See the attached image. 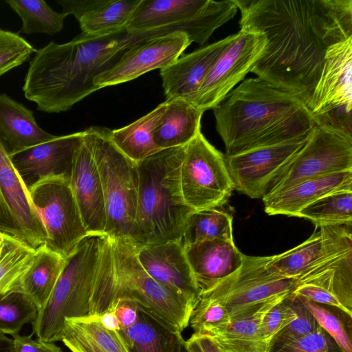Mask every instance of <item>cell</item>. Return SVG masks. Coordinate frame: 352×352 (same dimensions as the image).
Here are the masks:
<instances>
[{
    "instance_id": "6da1fadb",
    "label": "cell",
    "mask_w": 352,
    "mask_h": 352,
    "mask_svg": "<svg viewBox=\"0 0 352 352\" xmlns=\"http://www.w3.org/2000/svg\"><path fill=\"white\" fill-rule=\"evenodd\" d=\"M240 30L262 34L250 72L308 108L328 50L352 38V0H235Z\"/></svg>"
},
{
    "instance_id": "7a4b0ae2",
    "label": "cell",
    "mask_w": 352,
    "mask_h": 352,
    "mask_svg": "<svg viewBox=\"0 0 352 352\" xmlns=\"http://www.w3.org/2000/svg\"><path fill=\"white\" fill-rule=\"evenodd\" d=\"M166 34L162 29L130 33L126 29L110 35L80 33L72 41L50 42L36 50L30 63L23 91L25 97L45 113H60L100 89L94 82L136 43Z\"/></svg>"
},
{
    "instance_id": "3957f363",
    "label": "cell",
    "mask_w": 352,
    "mask_h": 352,
    "mask_svg": "<svg viewBox=\"0 0 352 352\" xmlns=\"http://www.w3.org/2000/svg\"><path fill=\"white\" fill-rule=\"evenodd\" d=\"M212 109L226 156L306 142L318 126L300 99L258 77L243 80Z\"/></svg>"
},
{
    "instance_id": "277c9868",
    "label": "cell",
    "mask_w": 352,
    "mask_h": 352,
    "mask_svg": "<svg viewBox=\"0 0 352 352\" xmlns=\"http://www.w3.org/2000/svg\"><path fill=\"white\" fill-rule=\"evenodd\" d=\"M119 300L135 302L173 331L189 326L194 309L185 299L153 278L127 240L108 238L89 300V315L99 316Z\"/></svg>"
},
{
    "instance_id": "5b68a950",
    "label": "cell",
    "mask_w": 352,
    "mask_h": 352,
    "mask_svg": "<svg viewBox=\"0 0 352 352\" xmlns=\"http://www.w3.org/2000/svg\"><path fill=\"white\" fill-rule=\"evenodd\" d=\"M185 146L163 149L136 162L138 195L129 241L136 249L180 241L195 210L185 202L180 167Z\"/></svg>"
},
{
    "instance_id": "8992f818",
    "label": "cell",
    "mask_w": 352,
    "mask_h": 352,
    "mask_svg": "<svg viewBox=\"0 0 352 352\" xmlns=\"http://www.w3.org/2000/svg\"><path fill=\"white\" fill-rule=\"evenodd\" d=\"M104 234H89L67 258L55 287L32 323V333L45 342L60 341L67 318L89 315V300L100 267Z\"/></svg>"
},
{
    "instance_id": "52a82bcc",
    "label": "cell",
    "mask_w": 352,
    "mask_h": 352,
    "mask_svg": "<svg viewBox=\"0 0 352 352\" xmlns=\"http://www.w3.org/2000/svg\"><path fill=\"white\" fill-rule=\"evenodd\" d=\"M101 179L107 225L105 234L112 240H129L138 195L136 162L114 145L111 130L103 126L87 129Z\"/></svg>"
},
{
    "instance_id": "ba28073f",
    "label": "cell",
    "mask_w": 352,
    "mask_h": 352,
    "mask_svg": "<svg viewBox=\"0 0 352 352\" xmlns=\"http://www.w3.org/2000/svg\"><path fill=\"white\" fill-rule=\"evenodd\" d=\"M238 10L235 0H140L126 30L135 33L170 29L203 45Z\"/></svg>"
},
{
    "instance_id": "9c48e42d",
    "label": "cell",
    "mask_w": 352,
    "mask_h": 352,
    "mask_svg": "<svg viewBox=\"0 0 352 352\" xmlns=\"http://www.w3.org/2000/svg\"><path fill=\"white\" fill-rule=\"evenodd\" d=\"M269 260L270 256L244 254L239 268L202 292L199 298L221 305L233 322L254 314L274 298L291 294L298 278L280 274Z\"/></svg>"
},
{
    "instance_id": "30bf717a",
    "label": "cell",
    "mask_w": 352,
    "mask_h": 352,
    "mask_svg": "<svg viewBox=\"0 0 352 352\" xmlns=\"http://www.w3.org/2000/svg\"><path fill=\"white\" fill-rule=\"evenodd\" d=\"M352 171V135L317 126L304 146L270 182L263 199L304 181Z\"/></svg>"
},
{
    "instance_id": "8fae6325",
    "label": "cell",
    "mask_w": 352,
    "mask_h": 352,
    "mask_svg": "<svg viewBox=\"0 0 352 352\" xmlns=\"http://www.w3.org/2000/svg\"><path fill=\"white\" fill-rule=\"evenodd\" d=\"M28 189L46 232L45 245L67 258L89 234L69 179L61 176L45 177L32 184Z\"/></svg>"
},
{
    "instance_id": "7c38bea8",
    "label": "cell",
    "mask_w": 352,
    "mask_h": 352,
    "mask_svg": "<svg viewBox=\"0 0 352 352\" xmlns=\"http://www.w3.org/2000/svg\"><path fill=\"white\" fill-rule=\"evenodd\" d=\"M180 184L185 202L195 210L221 207L234 190L225 155L201 132L185 145Z\"/></svg>"
},
{
    "instance_id": "4fadbf2b",
    "label": "cell",
    "mask_w": 352,
    "mask_h": 352,
    "mask_svg": "<svg viewBox=\"0 0 352 352\" xmlns=\"http://www.w3.org/2000/svg\"><path fill=\"white\" fill-rule=\"evenodd\" d=\"M352 38L331 46L308 109L318 126L351 135Z\"/></svg>"
},
{
    "instance_id": "5bb4252c",
    "label": "cell",
    "mask_w": 352,
    "mask_h": 352,
    "mask_svg": "<svg viewBox=\"0 0 352 352\" xmlns=\"http://www.w3.org/2000/svg\"><path fill=\"white\" fill-rule=\"evenodd\" d=\"M265 44L263 34L239 30L212 66L192 104L204 112L217 106L244 80L261 56Z\"/></svg>"
},
{
    "instance_id": "9a60e30c",
    "label": "cell",
    "mask_w": 352,
    "mask_h": 352,
    "mask_svg": "<svg viewBox=\"0 0 352 352\" xmlns=\"http://www.w3.org/2000/svg\"><path fill=\"white\" fill-rule=\"evenodd\" d=\"M0 232L36 249L46 232L29 189L0 141Z\"/></svg>"
},
{
    "instance_id": "2e32d148",
    "label": "cell",
    "mask_w": 352,
    "mask_h": 352,
    "mask_svg": "<svg viewBox=\"0 0 352 352\" xmlns=\"http://www.w3.org/2000/svg\"><path fill=\"white\" fill-rule=\"evenodd\" d=\"M318 228L323 239L322 252L314 265L298 278V285L323 287L352 311V224Z\"/></svg>"
},
{
    "instance_id": "e0dca14e",
    "label": "cell",
    "mask_w": 352,
    "mask_h": 352,
    "mask_svg": "<svg viewBox=\"0 0 352 352\" xmlns=\"http://www.w3.org/2000/svg\"><path fill=\"white\" fill-rule=\"evenodd\" d=\"M191 44L180 31L150 38L128 49L111 67L94 79L99 88L131 81L155 69L175 62Z\"/></svg>"
},
{
    "instance_id": "ac0fdd59",
    "label": "cell",
    "mask_w": 352,
    "mask_h": 352,
    "mask_svg": "<svg viewBox=\"0 0 352 352\" xmlns=\"http://www.w3.org/2000/svg\"><path fill=\"white\" fill-rule=\"evenodd\" d=\"M306 142L261 147L225 155L234 189L252 199L263 198L270 182Z\"/></svg>"
},
{
    "instance_id": "d6986e66",
    "label": "cell",
    "mask_w": 352,
    "mask_h": 352,
    "mask_svg": "<svg viewBox=\"0 0 352 352\" xmlns=\"http://www.w3.org/2000/svg\"><path fill=\"white\" fill-rule=\"evenodd\" d=\"M74 157L69 184L89 234H105L107 217L103 190L87 129Z\"/></svg>"
},
{
    "instance_id": "ffe728a7",
    "label": "cell",
    "mask_w": 352,
    "mask_h": 352,
    "mask_svg": "<svg viewBox=\"0 0 352 352\" xmlns=\"http://www.w3.org/2000/svg\"><path fill=\"white\" fill-rule=\"evenodd\" d=\"M136 254L143 268L153 278L195 307L201 290L180 241L142 247L136 249Z\"/></svg>"
},
{
    "instance_id": "44dd1931",
    "label": "cell",
    "mask_w": 352,
    "mask_h": 352,
    "mask_svg": "<svg viewBox=\"0 0 352 352\" xmlns=\"http://www.w3.org/2000/svg\"><path fill=\"white\" fill-rule=\"evenodd\" d=\"M82 136V131L56 136L10 157L28 187L45 177L61 176L70 179Z\"/></svg>"
},
{
    "instance_id": "7402d4cb",
    "label": "cell",
    "mask_w": 352,
    "mask_h": 352,
    "mask_svg": "<svg viewBox=\"0 0 352 352\" xmlns=\"http://www.w3.org/2000/svg\"><path fill=\"white\" fill-rule=\"evenodd\" d=\"M234 34L179 57L160 69L166 100H183L192 104L205 77Z\"/></svg>"
},
{
    "instance_id": "603a6c76",
    "label": "cell",
    "mask_w": 352,
    "mask_h": 352,
    "mask_svg": "<svg viewBox=\"0 0 352 352\" xmlns=\"http://www.w3.org/2000/svg\"><path fill=\"white\" fill-rule=\"evenodd\" d=\"M140 0H58L65 14L73 15L82 34L103 36L126 29Z\"/></svg>"
},
{
    "instance_id": "cb8c5ba5",
    "label": "cell",
    "mask_w": 352,
    "mask_h": 352,
    "mask_svg": "<svg viewBox=\"0 0 352 352\" xmlns=\"http://www.w3.org/2000/svg\"><path fill=\"white\" fill-rule=\"evenodd\" d=\"M184 248L201 293L239 268L244 258L233 240L205 241Z\"/></svg>"
},
{
    "instance_id": "d4e9b609",
    "label": "cell",
    "mask_w": 352,
    "mask_h": 352,
    "mask_svg": "<svg viewBox=\"0 0 352 352\" xmlns=\"http://www.w3.org/2000/svg\"><path fill=\"white\" fill-rule=\"evenodd\" d=\"M340 190H352V171L306 180L263 199L265 212L269 215L298 217L300 211L309 204L327 194Z\"/></svg>"
},
{
    "instance_id": "484cf974",
    "label": "cell",
    "mask_w": 352,
    "mask_h": 352,
    "mask_svg": "<svg viewBox=\"0 0 352 352\" xmlns=\"http://www.w3.org/2000/svg\"><path fill=\"white\" fill-rule=\"evenodd\" d=\"M56 136L37 124L31 110L6 94H0V141L10 157Z\"/></svg>"
},
{
    "instance_id": "4316f807",
    "label": "cell",
    "mask_w": 352,
    "mask_h": 352,
    "mask_svg": "<svg viewBox=\"0 0 352 352\" xmlns=\"http://www.w3.org/2000/svg\"><path fill=\"white\" fill-rule=\"evenodd\" d=\"M65 262V258L45 244L41 245L36 248L30 266L7 292L24 294L39 311L47 302Z\"/></svg>"
},
{
    "instance_id": "83f0119b",
    "label": "cell",
    "mask_w": 352,
    "mask_h": 352,
    "mask_svg": "<svg viewBox=\"0 0 352 352\" xmlns=\"http://www.w3.org/2000/svg\"><path fill=\"white\" fill-rule=\"evenodd\" d=\"M60 341L72 352H129L120 331L105 328L96 316L65 318Z\"/></svg>"
},
{
    "instance_id": "f1b7e54d",
    "label": "cell",
    "mask_w": 352,
    "mask_h": 352,
    "mask_svg": "<svg viewBox=\"0 0 352 352\" xmlns=\"http://www.w3.org/2000/svg\"><path fill=\"white\" fill-rule=\"evenodd\" d=\"M164 111L153 132L161 150L186 145L201 132L204 111L183 100H166Z\"/></svg>"
},
{
    "instance_id": "f546056e",
    "label": "cell",
    "mask_w": 352,
    "mask_h": 352,
    "mask_svg": "<svg viewBox=\"0 0 352 352\" xmlns=\"http://www.w3.org/2000/svg\"><path fill=\"white\" fill-rule=\"evenodd\" d=\"M289 295L274 298L254 314L231 322L221 330L204 335L213 341L221 352H268L262 334L263 320L274 306Z\"/></svg>"
},
{
    "instance_id": "4dcf8cb0",
    "label": "cell",
    "mask_w": 352,
    "mask_h": 352,
    "mask_svg": "<svg viewBox=\"0 0 352 352\" xmlns=\"http://www.w3.org/2000/svg\"><path fill=\"white\" fill-rule=\"evenodd\" d=\"M129 352H182L184 339L138 306V316L120 330Z\"/></svg>"
},
{
    "instance_id": "1f68e13d",
    "label": "cell",
    "mask_w": 352,
    "mask_h": 352,
    "mask_svg": "<svg viewBox=\"0 0 352 352\" xmlns=\"http://www.w3.org/2000/svg\"><path fill=\"white\" fill-rule=\"evenodd\" d=\"M166 104L164 101L131 124L111 131V138L114 145L134 162L161 151L154 142L153 132Z\"/></svg>"
},
{
    "instance_id": "d6a6232c",
    "label": "cell",
    "mask_w": 352,
    "mask_h": 352,
    "mask_svg": "<svg viewBox=\"0 0 352 352\" xmlns=\"http://www.w3.org/2000/svg\"><path fill=\"white\" fill-rule=\"evenodd\" d=\"M214 239L233 240L232 217L220 208L194 210L180 240L183 245Z\"/></svg>"
},
{
    "instance_id": "836d02e7",
    "label": "cell",
    "mask_w": 352,
    "mask_h": 352,
    "mask_svg": "<svg viewBox=\"0 0 352 352\" xmlns=\"http://www.w3.org/2000/svg\"><path fill=\"white\" fill-rule=\"evenodd\" d=\"M6 3L21 18V30L26 34H55L62 30L67 16L54 11L43 0H9Z\"/></svg>"
},
{
    "instance_id": "e575fe53",
    "label": "cell",
    "mask_w": 352,
    "mask_h": 352,
    "mask_svg": "<svg viewBox=\"0 0 352 352\" xmlns=\"http://www.w3.org/2000/svg\"><path fill=\"white\" fill-rule=\"evenodd\" d=\"M298 217L311 221L316 227L352 224V190L327 194L302 209Z\"/></svg>"
},
{
    "instance_id": "d590c367",
    "label": "cell",
    "mask_w": 352,
    "mask_h": 352,
    "mask_svg": "<svg viewBox=\"0 0 352 352\" xmlns=\"http://www.w3.org/2000/svg\"><path fill=\"white\" fill-rule=\"evenodd\" d=\"M323 239L320 229L314 231L305 241L279 254L270 256L269 263L280 274L298 278L308 270L320 257Z\"/></svg>"
},
{
    "instance_id": "8d00e7d4",
    "label": "cell",
    "mask_w": 352,
    "mask_h": 352,
    "mask_svg": "<svg viewBox=\"0 0 352 352\" xmlns=\"http://www.w3.org/2000/svg\"><path fill=\"white\" fill-rule=\"evenodd\" d=\"M36 249L5 234L0 248V293L6 292L30 266Z\"/></svg>"
},
{
    "instance_id": "74e56055",
    "label": "cell",
    "mask_w": 352,
    "mask_h": 352,
    "mask_svg": "<svg viewBox=\"0 0 352 352\" xmlns=\"http://www.w3.org/2000/svg\"><path fill=\"white\" fill-rule=\"evenodd\" d=\"M38 311L35 304L21 293H0V333H19L25 324L36 319Z\"/></svg>"
},
{
    "instance_id": "f35d334b",
    "label": "cell",
    "mask_w": 352,
    "mask_h": 352,
    "mask_svg": "<svg viewBox=\"0 0 352 352\" xmlns=\"http://www.w3.org/2000/svg\"><path fill=\"white\" fill-rule=\"evenodd\" d=\"M322 328L344 352H352L351 329H348L342 316L324 305L298 296Z\"/></svg>"
},
{
    "instance_id": "ab89813d",
    "label": "cell",
    "mask_w": 352,
    "mask_h": 352,
    "mask_svg": "<svg viewBox=\"0 0 352 352\" xmlns=\"http://www.w3.org/2000/svg\"><path fill=\"white\" fill-rule=\"evenodd\" d=\"M36 52L18 34L0 29V76L27 61Z\"/></svg>"
},
{
    "instance_id": "60d3db41",
    "label": "cell",
    "mask_w": 352,
    "mask_h": 352,
    "mask_svg": "<svg viewBox=\"0 0 352 352\" xmlns=\"http://www.w3.org/2000/svg\"><path fill=\"white\" fill-rule=\"evenodd\" d=\"M289 298L296 311L297 317L272 340L268 352L276 346L311 333L319 327L314 316L298 296L291 294Z\"/></svg>"
},
{
    "instance_id": "b9f144b4",
    "label": "cell",
    "mask_w": 352,
    "mask_h": 352,
    "mask_svg": "<svg viewBox=\"0 0 352 352\" xmlns=\"http://www.w3.org/2000/svg\"><path fill=\"white\" fill-rule=\"evenodd\" d=\"M270 352H344L320 326L314 331L287 342Z\"/></svg>"
},
{
    "instance_id": "7bdbcfd3",
    "label": "cell",
    "mask_w": 352,
    "mask_h": 352,
    "mask_svg": "<svg viewBox=\"0 0 352 352\" xmlns=\"http://www.w3.org/2000/svg\"><path fill=\"white\" fill-rule=\"evenodd\" d=\"M289 296L274 306L263 320L262 334L268 346L272 340L297 317Z\"/></svg>"
},
{
    "instance_id": "ee69618b",
    "label": "cell",
    "mask_w": 352,
    "mask_h": 352,
    "mask_svg": "<svg viewBox=\"0 0 352 352\" xmlns=\"http://www.w3.org/2000/svg\"><path fill=\"white\" fill-rule=\"evenodd\" d=\"M292 294L338 309L352 318V311L346 309L333 292L323 287L311 283H301L294 288Z\"/></svg>"
},
{
    "instance_id": "f6af8a7d",
    "label": "cell",
    "mask_w": 352,
    "mask_h": 352,
    "mask_svg": "<svg viewBox=\"0 0 352 352\" xmlns=\"http://www.w3.org/2000/svg\"><path fill=\"white\" fill-rule=\"evenodd\" d=\"M113 305L116 306V314L120 329L127 327L135 321L138 311V305L135 302L128 300H119Z\"/></svg>"
},
{
    "instance_id": "bcb514c9",
    "label": "cell",
    "mask_w": 352,
    "mask_h": 352,
    "mask_svg": "<svg viewBox=\"0 0 352 352\" xmlns=\"http://www.w3.org/2000/svg\"><path fill=\"white\" fill-rule=\"evenodd\" d=\"M48 342L32 339V336H21L19 333L12 336L14 352H44Z\"/></svg>"
},
{
    "instance_id": "7dc6e473",
    "label": "cell",
    "mask_w": 352,
    "mask_h": 352,
    "mask_svg": "<svg viewBox=\"0 0 352 352\" xmlns=\"http://www.w3.org/2000/svg\"><path fill=\"white\" fill-rule=\"evenodd\" d=\"M184 346L188 352H221L208 336L198 333L185 340Z\"/></svg>"
},
{
    "instance_id": "c3c4849f",
    "label": "cell",
    "mask_w": 352,
    "mask_h": 352,
    "mask_svg": "<svg viewBox=\"0 0 352 352\" xmlns=\"http://www.w3.org/2000/svg\"><path fill=\"white\" fill-rule=\"evenodd\" d=\"M101 324L110 330L120 331V327L116 314V306L113 305L108 310L99 316Z\"/></svg>"
},
{
    "instance_id": "681fc988",
    "label": "cell",
    "mask_w": 352,
    "mask_h": 352,
    "mask_svg": "<svg viewBox=\"0 0 352 352\" xmlns=\"http://www.w3.org/2000/svg\"><path fill=\"white\" fill-rule=\"evenodd\" d=\"M0 352H14L12 338L0 333Z\"/></svg>"
},
{
    "instance_id": "f907efd6",
    "label": "cell",
    "mask_w": 352,
    "mask_h": 352,
    "mask_svg": "<svg viewBox=\"0 0 352 352\" xmlns=\"http://www.w3.org/2000/svg\"><path fill=\"white\" fill-rule=\"evenodd\" d=\"M44 352H63L61 349L54 342H48L47 347Z\"/></svg>"
},
{
    "instance_id": "816d5d0a",
    "label": "cell",
    "mask_w": 352,
    "mask_h": 352,
    "mask_svg": "<svg viewBox=\"0 0 352 352\" xmlns=\"http://www.w3.org/2000/svg\"><path fill=\"white\" fill-rule=\"evenodd\" d=\"M5 234L0 232V248L1 247L3 240H4Z\"/></svg>"
},
{
    "instance_id": "f5cc1de1",
    "label": "cell",
    "mask_w": 352,
    "mask_h": 352,
    "mask_svg": "<svg viewBox=\"0 0 352 352\" xmlns=\"http://www.w3.org/2000/svg\"><path fill=\"white\" fill-rule=\"evenodd\" d=\"M182 352H188L186 349L185 348V346H184L183 349H182Z\"/></svg>"
}]
</instances>
